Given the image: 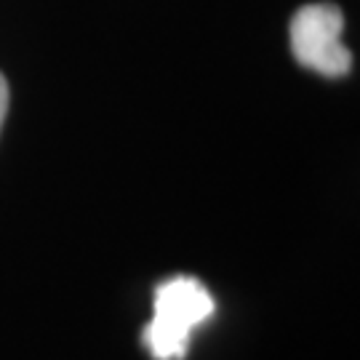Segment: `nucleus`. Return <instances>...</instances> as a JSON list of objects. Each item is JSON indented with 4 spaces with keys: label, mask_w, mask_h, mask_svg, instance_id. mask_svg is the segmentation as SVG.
Returning a JSON list of instances; mask_svg holds the SVG:
<instances>
[{
    "label": "nucleus",
    "mask_w": 360,
    "mask_h": 360,
    "mask_svg": "<svg viewBox=\"0 0 360 360\" xmlns=\"http://www.w3.org/2000/svg\"><path fill=\"white\" fill-rule=\"evenodd\" d=\"M6 112H8V83H6V77L0 75V129H3Z\"/></svg>",
    "instance_id": "nucleus-3"
},
{
    "label": "nucleus",
    "mask_w": 360,
    "mask_h": 360,
    "mask_svg": "<svg viewBox=\"0 0 360 360\" xmlns=\"http://www.w3.org/2000/svg\"><path fill=\"white\" fill-rule=\"evenodd\" d=\"M214 312V299L195 278H171L155 291V315L144 328V345L158 360L187 355L195 326Z\"/></svg>",
    "instance_id": "nucleus-1"
},
{
    "label": "nucleus",
    "mask_w": 360,
    "mask_h": 360,
    "mask_svg": "<svg viewBox=\"0 0 360 360\" xmlns=\"http://www.w3.org/2000/svg\"><path fill=\"white\" fill-rule=\"evenodd\" d=\"M345 16L334 3L302 6L291 19V51L296 62L326 77H342L352 67V53L342 43Z\"/></svg>",
    "instance_id": "nucleus-2"
}]
</instances>
